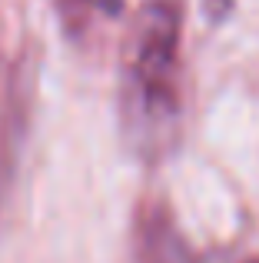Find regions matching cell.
<instances>
[{"label":"cell","mask_w":259,"mask_h":263,"mask_svg":"<svg viewBox=\"0 0 259 263\" xmlns=\"http://www.w3.org/2000/svg\"><path fill=\"white\" fill-rule=\"evenodd\" d=\"M180 0H146L126 37L120 120L130 147L146 160L166 157L180 137Z\"/></svg>","instance_id":"obj_1"},{"label":"cell","mask_w":259,"mask_h":263,"mask_svg":"<svg viewBox=\"0 0 259 263\" xmlns=\"http://www.w3.org/2000/svg\"><path fill=\"white\" fill-rule=\"evenodd\" d=\"M57 7H60V13H63L67 27L77 30V27H83V20L90 17L93 10L117 13L120 10V0H57Z\"/></svg>","instance_id":"obj_2"},{"label":"cell","mask_w":259,"mask_h":263,"mask_svg":"<svg viewBox=\"0 0 259 263\" xmlns=\"http://www.w3.org/2000/svg\"><path fill=\"white\" fill-rule=\"evenodd\" d=\"M246 263H259V257H253V260H246Z\"/></svg>","instance_id":"obj_3"}]
</instances>
